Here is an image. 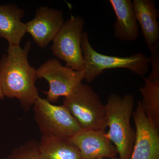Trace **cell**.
<instances>
[{
    "mask_svg": "<svg viewBox=\"0 0 159 159\" xmlns=\"http://www.w3.org/2000/svg\"><path fill=\"white\" fill-rule=\"evenodd\" d=\"M134 11L146 45L152 51L159 49L158 10L153 0H134Z\"/></svg>",
    "mask_w": 159,
    "mask_h": 159,
    "instance_id": "obj_11",
    "label": "cell"
},
{
    "mask_svg": "<svg viewBox=\"0 0 159 159\" xmlns=\"http://www.w3.org/2000/svg\"><path fill=\"white\" fill-rule=\"evenodd\" d=\"M105 133L101 131L81 130L70 140L79 149L82 159L116 157V148L105 136Z\"/></svg>",
    "mask_w": 159,
    "mask_h": 159,
    "instance_id": "obj_10",
    "label": "cell"
},
{
    "mask_svg": "<svg viewBox=\"0 0 159 159\" xmlns=\"http://www.w3.org/2000/svg\"><path fill=\"white\" fill-rule=\"evenodd\" d=\"M64 23L62 11L40 6L33 19L26 23V31L39 48L47 47Z\"/></svg>",
    "mask_w": 159,
    "mask_h": 159,
    "instance_id": "obj_9",
    "label": "cell"
},
{
    "mask_svg": "<svg viewBox=\"0 0 159 159\" xmlns=\"http://www.w3.org/2000/svg\"><path fill=\"white\" fill-rule=\"evenodd\" d=\"M24 9L14 4L0 6V38H4L9 45H19L27 33L26 23L21 21Z\"/></svg>",
    "mask_w": 159,
    "mask_h": 159,
    "instance_id": "obj_13",
    "label": "cell"
},
{
    "mask_svg": "<svg viewBox=\"0 0 159 159\" xmlns=\"http://www.w3.org/2000/svg\"><path fill=\"white\" fill-rule=\"evenodd\" d=\"M33 106L34 119L43 136L70 139L82 130L63 105L39 97Z\"/></svg>",
    "mask_w": 159,
    "mask_h": 159,
    "instance_id": "obj_5",
    "label": "cell"
},
{
    "mask_svg": "<svg viewBox=\"0 0 159 159\" xmlns=\"http://www.w3.org/2000/svg\"><path fill=\"white\" fill-rule=\"evenodd\" d=\"M6 159H43L39 149V142L29 140L15 148Z\"/></svg>",
    "mask_w": 159,
    "mask_h": 159,
    "instance_id": "obj_16",
    "label": "cell"
},
{
    "mask_svg": "<svg viewBox=\"0 0 159 159\" xmlns=\"http://www.w3.org/2000/svg\"><path fill=\"white\" fill-rule=\"evenodd\" d=\"M5 97L4 93H3L2 89V87H1V84H0V99H4Z\"/></svg>",
    "mask_w": 159,
    "mask_h": 159,
    "instance_id": "obj_17",
    "label": "cell"
},
{
    "mask_svg": "<svg viewBox=\"0 0 159 159\" xmlns=\"http://www.w3.org/2000/svg\"><path fill=\"white\" fill-rule=\"evenodd\" d=\"M116 16L114 34L122 41H134L139 35L138 24L132 2L130 0H110Z\"/></svg>",
    "mask_w": 159,
    "mask_h": 159,
    "instance_id": "obj_12",
    "label": "cell"
},
{
    "mask_svg": "<svg viewBox=\"0 0 159 159\" xmlns=\"http://www.w3.org/2000/svg\"><path fill=\"white\" fill-rule=\"evenodd\" d=\"M31 45L30 41L23 48L20 45H9L7 54L0 60V84L4 96L18 99L25 113L40 97L35 86L36 70L28 61Z\"/></svg>",
    "mask_w": 159,
    "mask_h": 159,
    "instance_id": "obj_1",
    "label": "cell"
},
{
    "mask_svg": "<svg viewBox=\"0 0 159 159\" xmlns=\"http://www.w3.org/2000/svg\"><path fill=\"white\" fill-rule=\"evenodd\" d=\"M39 149L43 159H82L79 149L70 139L42 136Z\"/></svg>",
    "mask_w": 159,
    "mask_h": 159,
    "instance_id": "obj_14",
    "label": "cell"
},
{
    "mask_svg": "<svg viewBox=\"0 0 159 159\" xmlns=\"http://www.w3.org/2000/svg\"><path fill=\"white\" fill-rule=\"evenodd\" d=\"M134 99L132 94L121 97L115 93L109 96L105 105L107 125L105 135L116 148L120 159H130L133 149L135 132L130 125Z\"/></svg>",
    "mask_w": 159,
    "mask_h": 159,
    "instance_id": "obj_2",
    "label": "cell"
},
{
    "mask_svg": "<svg viewBox=\"0 0 159 159\" xmlns=\"http://www.w3.org/2000/svg\"><path fill=\"white\" fill-rule=\"evenodd\" d=\"M81 46L84 61V79L88 83L93 82L104 70L108 69H128L133 74L143 77L149 71L150 58L142 52L127 57L100 54L91 46L86 32L83 33Z\"/></svg>",
    "mask_w": 159,
    "mask_h": 159,
    "instance_id": "obj_3",
    "label": "cell"
},
{
    "mask_svg": "<svg viewBox=\"0 0 159 159\" xmlns=\"http://www.w3.org/2000/svg\"><path fill=\"white\" fill-rule=\"evenodd\" d=\"M84 25L83 18L72 16L64 22L51 47L53 54L65 61L66 66L77 71L84 67L81 46Z\"/></svg>",
    "mask_w": 159,
    "mask_h": 159,
    "instance_id": "obj_6",
    "label": "cell"
},
{
    "mask_svg": "<svg viewBox=\"0 0 159 159\" xmlns=\"http://www.w3.org/2000/svg\"><path fill=\"white\" fill-rule=\"evenodd\" d=\"M62 105L82 130L105 132L107 125L105 105L89 84L80 83L64 97Z\"/></svg>",
    "mask_w": 159,
    "mask_h": 159,
    "instance_id": "obj_4",
    "label": "cell"
},
{
    "mask_svg": "<svg viewBox=\"0 0 159 159\" xmlns=\"http://www.w3.org/2000/svg\"><path fill=\"white\" fill-rule=\"evenodd\" d=\"M107 159L106 158H102V159ZM110 159H120L119 157H115L114 158Z\"/></svg>",
    "mask_w": 159,
    "mask_h": 159,
    "instance_id": "obj_18",
    "label": "cell"
},
{
    "mask_svg": "<svg viewBox=\"0 0 159 159\" xmlns=\"http://www.w3.org/2000/svg\"><path fill=\"white\" fill-rule=\"evenodd\" d=\"M37 79H44L49 89L44 93L46 99L51 103L57 102L60 97H65L84 79V71H77L61 64L58 60H48L36 70Z\"/></svg>",
    "mask_w": 159,
    "mask_h": 159,
    "instance_id": "obj_7",
    "label": "cell"
},
{
    "mask_svg": "<svg viewBox=\"0 0 159 159\" xmlns=\"http://www.w3.org/2000/svg\"><path fill=\"white\" fill-rule=\"evenodd\" d=\"M132 115L136 132L130 159H159V130L147 118L141 101Z\"/></svg>",
    "mask_w": 159,
    "mask_h": 159,
    "instance_id": "obj_8",
    "label": "cell"
},
{
    "mask_svg": "<svg viewBox=\"0 0 159 159\" xmlns=\"http://www.w3.org/2000/svg\"><path fill=\"white\" fill-rule=\"evenodd\" d=\"M143 77L145 85L140 89L141 105L148 120L159 130V79Z\"/></svg>",
    "mask_w": 159,
    "mask_h": 159,
    "instance_id": "obj_15",
    "label": "cell"
}]
</instances>
